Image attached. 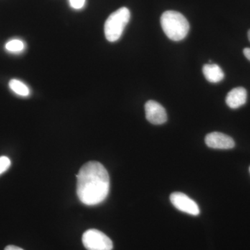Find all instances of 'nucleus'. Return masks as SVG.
Returning a JSON list of instances; mask_svg holds the SVG:
<instances>
[{
	"instance_id": "1",
	"label": "nucleus",
	"mask_w": 250,
	"mask_h": 250,
	"mask_svg": "<svg viewBox=\"0 0 250 250\" xmlns=\"http://www.w3.org/2000/svg\"><path fill=\"white\" fill-rule=\"evenodd\" d=\"M76 177L77 196L82 203L97 205L108 196L110 178L103 164L98 161H89L81 167Z\"/></svg>"
},
{
	"instance_id": "2",
	"label": "nucleus",
	"mask_w": 250,
	"mask_h": 250,
	"mask_svg": "<svg viewBox=\"0 0 250 250\" xmlns=\"http://www.w3.org/2000/svg\"><path fill=\"white\" fill-rule=\"evenodd\" d=\"M161 24L166 35L173 41L183 40L190 29L187 18L175 11L164 12L161 17Z\"/></svg>"
},
{
	"instance_id": "3",
	"label": "nucleus",
	"mask_w": 250,
	"mask_h": 250,
	"mask_svg": "<svg viewBox=\"0 0 250 250\" xmlns=\"http://www.w3.org/2000/svg\"><path fill=\"white\" fill-rule=\"evenodd\" d=\"M129 10L122 7L110 15L104 24V34L109 42L119 40L126 24L129 22Z\"/></svg>"
},
{
	"instance_id": "4",
	"label": "nucleus",
	"mask_w": 250,
	"mask_h": 250,
	"mask_svg": "<svg viewBox=\"0 0 250 250\" xmlns=\"http://www.w3.org/2000/svg\"><path fill=\"white\" fill-rule=\"evenodd\" d=\"M82 243L87 250H112L113 243L106 234L98 229L87 230L82 236Z\"/></svg>"
},
{
	"instance_id": "5",
	"label": "nucleus",
	"mask_w": 250,
	"mask_h": 250,
	"mask_svg": "<svg viewBox=\"0 0 250 250\" xmlns=\"http://www.w3.org/2000/svg\"><path fill=\"white\" fill-rule=\"evenodd\" d=\"M171 203L181 211L192 215H198L200 210L196 202L182 192H176L171 194Z\"/></svg>"
},
{
	"instance_id": "6",
	"label": "nucleus",
	"mask_w": 250,
	"mask_h": 250,
	"mask_svg": "<svg viewBox=\"0 0 250 250\" xmlns=\"http://www.w3.org/2000/svg\"><path fill=\"white\" fill-rule=\"evenodd\" d=\"M146 118L153 125L164 124L167 121L166 109L162 105L154 100H149L145 105Z\"/></svg>"
},
{
	"instance_id": "7",
	"label": "nucleus",
	"mask_w": 250,
	"mask_h": 250,
	"mask_svg": "<svg viewBox=\"0 0 250 250\" xmlns=\"http://www.w3.org/2000/svg\"><path fill=\"white\" fill-rule=\"evenodd\" d=\"M205 143L208 147L213 149H229L235 147V142L232 138L220 132H212L207 134Z\"/></svg>"
},
{
	"instance_id": "8",
	"label": "nucleus",
	"mask_w": 250,
	"mask_h": 250,
	"mask_svg": "<svg viewBox=\"0 0 250 250\" xmlns=\"http://www.w3.org/2000/svg\"><path fill=\"white\" fill-rule=\"evenodd\" d=\"M248 93L243 87L233 88L226 97V103L229 107L236 109L244 105L247 102Z\"/></svg>"
},
{
	"instance_id": "9",
	"label": "nucleus",
	"mask_w": 250,
	"mask_h": 250,
	"mask_svg": "<svg viewBox=\"0 0 250 250\" xmlns=\"http://www.w3.org/2000/svg\"><path fill=\"white\" fill-rule=\"evenodd\" d=\"M202 72L206 80L210 83H218L225 77L223 70L217 64H206L202 68Z\"/></svg>"
},
{
	"instance_id": "10",
	"label": "nucleus",
	"mask_w": 250,
	"mask_h": 250,
	"mask_svg": "<svg viewBox=\"0 0 250 250\" xmlns=\"http://www.w3.org/2000/svg\"><path fill=\"white\" fill-rule=\"evenodd\" d=\"M9 87L13 92L20 95V96L27 97L30 94V90H29L27 85L24 84L21 81L16 80V79L10 81Z\"/></svg>"
},
{
	"instance_id": "11",
	"label": "nucleus",
	"mask_w": 250,
	"mask_h": 250,
	"mask_svg": "<svg viewBox=\"0 0 250 250\" xmlns=\"http://www.w3.org/2000/svg\"><path fill=\"white\" fill-rule=\"evenodd\" d=\"M5 48L11 53H20L24 49V43L22 41L14 39L9 41L5 45Z\"/></svg>"
},
{
	"instance_id": "12",
	"label": "nucleus",
	"mask_w": 250,
	"mask_h": 250,
	"mask_svg": "<svg viewBox=\"0 0 250 250\" xmlns=\"http://www.w3.org/2000/svg\"><path fill=\"white\" fill-rule=\"evenodd\" d=\"M11 162L7 156H0V174L4 173L11 166Z\"/></svg>"
},
{
	"instance_id": "13",
	"label": "nucleus",
	"mask_w": 250,
	"mask_h": 250,
	"mask_svg": "<svg viewBox=\"0 0 250 250\" xmlns=\"http://www.w3.org/2000/svg\"><path fill=\"white\" fill-rule=\"evenodd\" d=\"M70 6L75 9H81L84 6L85 0H69Z\"/></svg>"
},
{
	"instance_id": "14",
	"label": "nucleus",
	"mask_w": 250,
	"mask_h": 250,
	"mask_svg": "<svg viewBox=\"0 0 250 250\" xmlns=\"http://www.w3.org/2000/svg\"><path fill=\"white\" fill-rule=\"evenodd\" d=\"M243 54H244L245 57L248 60L250 61V48H245L243 49Z\"/></svg>"
},
{
	"instance_id": "15",
	"label": "nucleus",
	"mask_w": 250,
	"mask_h": 250,
	"mask_svg": "<svg viewBox=\"0 0 250 250\" xmlns=\"http://www.w3.org/2000/svg\"><path fill=\"white\" fill-rule=\"evenodd\" d=\"M4 250H24L22 248H18L17 246H8L6 247Z\"/></svg>"
},
{
	"instance_id": "16",
	"label": "nucleus",
	"mask_w": 250,
	"mask_h": 250,
	"mask_svg": "<svg viewBox=\"0 0 250 250\" xmlns=\"http://www.w3.org/2000/svg\"><path fill=\"white\" fill-rule=\"evenodd\" d=\"M248 39H249V41H250V30H249V31H248Z\"/></svg>"
},
{
	"instance_id": "17",
	"label": "nucleus",
	"mask_w": 250,
	"mask_h": 250,
	"mask_svg": "<svg viewBox=\"0 0 250 250\" xmlns=\"http://www.w3.org/2000/svg\"></svg>"
}]
</instances>
